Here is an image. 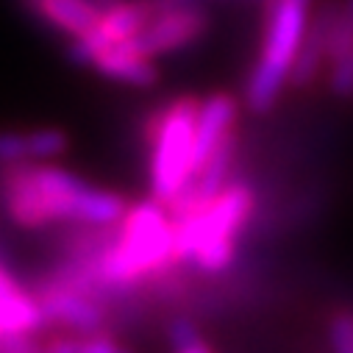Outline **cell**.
Instances as JSON below:
<instances>
[{
	"label": "cell",
	"instance_id": "1",
	"mask_svg": "<svg viewBox=\"0 0 353 353\" xmlns=\"http://www.w3.org/2000/svg\"><path fill=\"white\" fill-rule=\"evenodd\" d=\"M0 195L6 214L31 231L56 223L117 225L128 212L123 195L92 187L75 172L45 161L9 164L0 179Z\"/></svg>",
	"mask_w": 353,
	"mask_h": 353
},
{
	"label": "cell",
	"instance_id": "2",
	"mask_svg": "<svg viewBox=\"0 0 353 353\" xmlns=\"http://www.w3.org/2000/svg\"><path fill=\"white\" fill-rule=\"evenodd\" d=\"M256 209V195L248 184H225L206 206L170 214L175 228V261H195L206 273H220L236 256V236Z\"/></svg>",
	"mask_w": 353,
	"mask_h": 353
},
{
	"label": "cell",
	"instance_id": "3",
	"mask_svg": "<svg viewBox=\"0 0 353 353\" xmlns=\"http://www.w3.org/2000/svg\"><path fill=\"white\" fill-rule=\"evenodd\" d=\"M201 101L181 95L148 120L150 145V192L164 206L179 195L195 175V125Z\"/></svg>",
	"mask_w": 353,
	"mask_h": 353
},
{
	"label": "cell",
	"instance_id": "4",
	"mask_svg": "<svg viewBox=\"0 0 353 353\" xmlns=\"http://www.w3.org/2000/svg\"><path fill=\"white\" fill-rule=\"evenodd\" d=\"M312 20V0H270L259 61L250 72L245 101L253 112H268L292 72L303 34Z\"/></svg>",
	"mask_w": 353,
	"mask_h": 353
},
{
	"label": "cell",
	"instance_id": "5",
	"mask_svg": "<svg viewBox=\"0 0 353 353\" xmlns=\"http://www.w3.org/2000/svg\"><path fill=\"white\" fill-rule=\"evenodd\" d=\"M170 0H117L109 9H103L98 26L70 42V59L75 64H92V59L117 42H131L148 20Z\"/></svg>",
	"mask_w": 353,
	"mask_h": 353
},
{
	"label": "cell",
	"instance_id": "6",
	"mask_svg": "<svg viewBox=\"0 0 353 353\" xmlns=\"http://www.w3.org/2000/svg\"><path fill=\"white\" fill-rule=\"evenodd\" d=\"M206 31H209L206 12H201L198 6H181V3H172L170 0V3H164L148 20V26L128 45L137 48L139 53L156 59V56H167V53H175V50L198 42Z\"/></svg>",
	"mask_w": 353,
	"mask_h": 353
},
{
	"label": "cell",
	"instance_id": "7",
	"mask_svg": "<svg viewBox=\"0 0 353 353\" xmlns=\"http://www.w3.org/2000/svg\"><path fill=\"white\" fill-rule=\"evenodd\" d=\"M37 301L48 320L61 323V325L72 328L75 334H92V331L103 328L106 314H103L101 303L95 301V295L83 292L78 287H70L61 279H53L45 287H39Z\"/></svg>",
	"mask_w": 353,
	"mask_h": 353
},
{
	"label": "cell",
	"instance_id": "8",
	"mask_svg": "<svg viewBox=\"0 0 353 353\" xmlns=\"http://www.w3.org/2000/svg\"><path fill=\"white\" fill-rule=\"evenodd\" d=\"M236 114H239V103L225 92H217L201 101L198 125H195V172L212 156V150L234 131Z\"/></svg>",
	"mask_w": 353,
	"mask_h": 353
},
{
	"label": "cell",
	"instance_id": "9",
	"mask_svg": "<svg viewBox=\"0 0 353 353\" xmlns=\"http://www.w3.org/2000/svg\"><path fill=\"white\" fill-rule=\"evenodd\" d=\"M92 67L112 78V81H120V83H128V86H153L159 81V70L153 64L150 56L139 53L137 48H131L128 42H117V45H106L95 59H92Z\"/></svg>",
	"mask_w": 353,
	"mask_h": 353
},
{
	"label": "cell",
	"instance_id": "10",
	"mask_svg": "<svg viewBox=\"0 0 353 353\" xmlns=\"http://www.w3.org/2000/svg\"><path fill=\"white\" fill-rule=\"evenodd\" d=\"M334 14H336V6L325 3V6L309 20V28H306V34H303L301 50H298L295 64H292V72H290V81H292L295 86H306V83H312V78L317 75V70H320L323 61L328 59Z\"/></svg>",
	"mask_w": 353,
	"mask_h": 353
},
{
	"label": "cell",
	"instance_id": "11",
	"mask_svg": "<svg viewBox=\"0 0 353 353\" xmlns=\"http://www.w3.org/2000/svg\"><path fill=\"white\" fill-rule=\"evenodd\" d=\"M31 12L42 17L50 28L67 34L70 39L92 31L103 14V9L95 0H37Z\"/></svg>",
	"mask_w": 353,
	"mask_h": 353
},
{
	"label": "cell",
	"instance_id": "12",
	"mask_svg": "<svg viewBox=\"0 0 353 353\" xmlns=\"http://www.w3.org/2000/svg\"><path fill=\"white\" fill-rule=\"evenodd\" d=\"M20 134V164L23 161H50L70 148V137L61 128H31Z\"/></svg>",
	"mask_w": 353,
	"mask_h": 353
},
{
	"label": "cell",
	"instance_id": "13",
	"mask_svg": "<svg viewBox=\"0 0 353 353\" xmlns=\"http://www.w3.org/2000/svg\"><path fill=\"white\" fill-rule=\"evenodd\" d=\"M353 53V0H345L336 6L334 26H331V45H328V59L339 61Z\"/></svg>",
	"mask_w": 353,
	"mask_h": 353
},
{
	"label": "cell",
	"instance_id": "14",
	"mask_svg": "<svg viewBox=\"0 0 353 353\" xmlns=\"http://www.w3.org/2000/svg\"><path fill=\"white\" fill-rule=\"evenodd\" d=\"M167 339H170V347L179 353H209L212 350V345L201 336V331L187 317H175L167 325Z\"/></svg>",
	"mask_w": 353,
	"mask_h": 353
},
{
	"label": "cell",
	"instance_id": "15",
	"mask_svg": "<svg viewBox=\"0 0 353 353\" xmlns=\"http://www.w3.org/2000/svg\"><path fill=\"white\" fill-rule=\"evenodd\" d=\"M328 342L339 353H353V314H336L328 325Z\"/></svg>",
	"mask_w": 353,
	"mask_h": 353
},
{
	"label": "cell",
	"instance_id": "16",
	"mask_svg": "<svg viewBox=\"0 0 353 353\" xmlns=\"http://www.w3.org/2000/svg\"><path fill=\"white\" fill-rule=\"evenodd\" d=\"M331 92L339 98L353 95V53L347 59L331 61Z\"/></svg>",
	"mask_w": 353,
	"mask_h": 353
},
{
	"label": "cell",
	"instance_id": "17",
	"mask_svg": "<svg viewBox=\"0 0 353 353\" xmlns=\"http://www.w3.org/2000/svg\"><path fill=\"white\" fill-rule=\"evenodd\" d=\"M117 350H123L120 342H114L103 331H92L90 336H81V353H117Z\"/></svg>",
	"mask_w": 353,
	"mask_h": 353
},
{
	"label": "cell",
	"instance_id": "18",
	"mask_svg": "<svg viewBox=\"0 0 353 353\" xmlns=\"http://www.w3.org/2000/svg\"><path fill=\"white\" fill-rule=\"evenodd\" d=\"M0 350H6V353L37 350V339H34V334H23V331H14V334H3V336H0Z\"/></svg>",
	"mask_w": 353,
	"mask_h": 353
},
{
	"label": "cell",
	"instance_id": "19",
	"mask_svg": "<svg viewBox=\"0 0 353 353\" xmlns=\"http://www.w3.org/2000/svg\"><path fill=\"white\" fill-rule=\"evenodd\" d=\"M12 290H17V281L0 268V295H6V292H12Z\"/></svg>",
	"mask_w": 353,
	"mask_h": 353
},
{
	"label": "cell",
	"instance_id": "20",
	"mask_svg": "<svg viewBox=\"0 0 353 353\" xmlns=\"http://www.w3.org/2000/svg\"><path fill=\"white\" fill-rule=\"evenodd\" d=\"M23 3H26V6H28V9H31V6H34V3H37V0H23Z\"/></svg>",
	"mask_w": 353,
	"mask_h": 353
}]
</instances>
